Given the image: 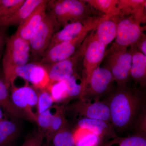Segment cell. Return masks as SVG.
Returning <instances> with one entry per match:
<instances>
[{
  "instance_id": "6da1fadb",
  "label": "cell",
  "mask_w": 146,
  "mask_h": 146,
  "mask_svg": "<svg viewBox=\"0 0 146 146\" xmlns=\"http://www.w3.org/2000/svg\"><path fill=\"white\" fill-rule=\"evenodd\" d=\"M107 102L113 127L123 130L133 123L143 106V98L137 89L127 85L118 86Z\"/></svg>"
},
{
  "instance_id": "7a4b0ae2",
  "label": "cell",
  "mask_w": 146,
  "mask_h": 146,
  "mask_svg": "<svg viewBox=\"0 0 146 146\" xmlns=\"http://www.w3.org/2000/svg\"><path fill=\"white\" fill-rule=\"evenodd\" d=\"M46 5L49 14L63 27L100 15L84 0H51Z\"/></svg>"
},
{
  "instance_id": "3957f363",
  "label": "cell",
  "mask_w": 146,
  "mask_h": 146,
  "mask_svg": "<svg viewBox=\"0 0 146 146\" xmlns=\"http://www.w3.org/2000/svg\"><path fill=\"white\" fill-rule=\"evenodd\" d=\"M30 57L29 42L15 33L7 39L3 58L4 81L9 88L14 85L13 74L16 68L28 63Z\"/></svg>"
},
{
  "instance_id": "277c9868",
  "label": "cell",
  "mask_w": 146,
  "mask_h": 146,
  "mask_svg": "<svg viewBox=\"0 0 146 146\" xmlns=\"http://www.w3.org/2000/svg\"><path fill=\"white\" fill-rule=\"evenodd\" d=\"M132 49L111 46L106 51L105 67L110 71L118 86L127 85L131 78Z\"/></svg>"
},
{
  "instance_id": "5b68a950",
  "label": "cell",
  "mask_w": 146,
  "mask_h": 146,
  "mask_svg": "<svg viewBox=\"0 0 146 146\" xmlns=\"http://www.w3.org/2000/svg\"><path fill=\"white\" fill-rule=\"evenodd\" d=\"M60 27L54 18L47 13L29 41L31 62L39 63Z\"/></svg>"
},
{
  "instance_id": "8992f818",
  "label": "cell",
  "mask_w": 146,
  "mask_h": 146,
  "mask_svg": "<svg viewBox=\"0 0 146 146\" xmlns=\"http://www.w3.org/2000/svg\"><path fill=\"white\" fill-rule=\"evenodd\" d=\"M88 36L89 35L70 57L57 63L42 65L48 73L49 78V85L65 80L77 73L78 68L80 61L83 59L86 50Z\"/></svg>"
},
{
  "instance_id": "52a82bcc",
  "label": "cell",
  "mask_w": 146,
  "mask_h": 146,
  "mask_svg": "<svg viewBox=\"0 0 146 146\" xmlns=\"http://www.w3.org/2000/svg\"><path fill=\"white\" fill-rule=\"evenodd\" d=\"M117 32L115 41L111 46L128 48L134 46L146 30V26H142L132 16H118Z\"/></svg>"
},
{
  "instance_id": "ba28073f",
  "label": "cell",
  "mask_w": 146,
  "mask_h": 146,
  "mask_svg": "<svg viewBox=\"0 0 146 146\" xmlns=\"http://www.w3.org/2000/svg\"><path fill=\"white\" fill-rule=\"evenodd\" d=\"M106 47L97 40L94 29L88 36V42L83 58L82 77L86 87L93 71L100 67L106 55Z\"/></svg>"
},
{
  "instance_id": "9c48e42d",
  "label": "cell",
  "mask_w": 146,
  "mask_h": 146,
  "mask_svg": "<svg viewBox=\"0 0 146 146\" xmlns=\"http://www.w3.org/2000/svg\"><path fill=\"white\" fill-rule=\"evenodd\" d=\"M67 109L81 116L82 118L103 120L110 122V110L107 102L82 98L78 99Z\"/></svg>"
},
{
  "instance_id": "30bf717a",
  "label": "cell",
  "mask_w": 146,
  "mask_h": 146,
  "mask_svg": "<svg viewBox=\"0 0 146 146\" xmlns=\"http://www.w3.org/2000/svg\"><path fill=\"white\" fill-rule=\"evenodd\" d=\"M106 16L98 15L85 21L68 24L63 27L61 30L55 33L47 50L62 42L74 39L84 33L92 31Z\"/></svg>"
},
{
  "instance_id": "8fae6325",
  "label": "cell",
  "mask_w": 146,
  "mask_h": 146,
  "mask_svg": "<svg viewBox=\"0 0 146 146\" xmlns=\"http://www.w3.org/2000/svg\"><path fill=\"white\" fill-rule=\"evenodd\" d=\"M11 88V98L14 106L25 115L27 119L36 122L37 115L33 108L37 105L36 90L27 85L21 87L13 85Z\"/></svg>"
},
{
  "instance_id": "7c38bea8",
  "label": "cell",
  "mask_w": 146,
  "mask_h": 146,
  "mask_svg": "<svg viewBox=\"0 0 146 146\" xmlns=\"http://www.w3.org/2000/svg\"><path fill=\"white\" fill-rule=\"evenodd\" d=\"M89 33H84L74 39L62 42L47 50L38 63L41 65H50L70 57L80 47Z\"/></svg>"
},
{
  "instance_id": "4fadbf2b",
  "label": "cell",
  "mask_w": 146,
  "mask_h": 146,
  "mask_svg": "<svg viewBox=\"0 0 146 146\" xmlns=\"http://www.w3.org/2000/svg\"><path fill=\"white\" fill-rule=\"evenodd\" d=\"M115 81L110 71L104 68L95 69L85 87L83 98L99 100L109 91Z\"/></svg>"
},
{
  "instance_id": "5bb4252c",
  "label": "cell",
  "mask_w": 146,
  "mask_h": 146,
  "mask_svg": "<svg viewBox=\"0 0 146 146\" xmlns=\"http://www.w3.org/2000/svg\"><path fill=\"white\" fill-rule=\"evenodd\" d=\"M18 77L31 82L37 90L46 89L49 84L46 70L38 63L31 62L16 68L13 74L14 80Z\"/></svg>"
},
{
  "instance_id": "9a60e30c",
  "label": "cell",
  "mask_w": 146,
  "mask_h": 146,
  "mask_svg": "<svg viewBox=\"0 0 146 146\" xmlns=\"http://www.w3.org/2000/svg\"><path fill=\"white\" fill-rule=\"evenodd\" d=\"M39 5L23 23L18 27L15 34L29 42L33 33L47 15V3Z\"/></svg>"
},
{
  "instance_id": "2e32d148",
  "label": "cell",
  "mask_w": 146,
  "mask_h": 146,
  "mask_svg": "<svg viewBox=\"0 0 146 146\" xmlns=\"http://www.w3.org/2000/svg\"><path fill=\"white\" fill-rule=\"evenodd\" d=\"M78 128L88 130L104 138H114L116 135L111 123L103 120L81 118L78 122Z\"/></svg>"
},
{
  "instance_id": "e0dca14e",
  "label": "cell",
  "mask_w": 146,
  "mask_h": 146,
  "mask_svg": "<svg viewBox=\"0 0 146 146\" xmlns=\"http://www.w3.org/2000/svg\"><path fill=\"white\" fill-rule=\"evenodd\" d=\"M117 16H132L140 24L146 23L145 0H119Z\"/></svg>"
},
{
  "instance_id": "ac0fdd59",
  "label": "cell",
  "mask_w": 146,
  "mask_h": 146,
  "mask_svg": "<svg viewBox=\"0 0 146 146\" xmlns=\"http://www.w3.org/2000/svg\"><path fill=\"white\" fill-rule=\"evenodd\" d=\"M117 27L115 15H107L94 29V35L98 41L107 47L116 38Z\"/></svg>"
},
{
  "instance_id": "d6986e66",
  "label": "cell",
  "mask_w": 146,
  "mask_h": 146,
  "mask_svg": "<svg viewBox=\"0 0 146 146\" xmlns=\"http://www.w3.org/2000/svg\"><path fill=\"white\" fill-rule=\"evenodd\" d=\"M21 131L20 120L4 118L0 120V146H12Z\"/></svg>"
},
{
  "instance_id": "ffe728a7",
  "label": "cell",
  "mask_w": 146,
  "mask_h": 146,
  "mask_svg": "<svg viewBox=\"0 0 146 146\" xmlns=\"http://www.w3.org/2000/svg\"><path fill=\"white\" fill-rule=\"evenodd\" d=\"M46 0H25L24 3L14 12L3 24L2 28L21 25L31 14L33 11Z\"/></svg>"
},
{
  "instance_id": "44dd1931",
  "label": "cell",
  "mask_w": 146,
  "mask_h": 146,
  "mask_svg": "<svg viewBox=\"0 0 146 146\" xmlns=\"http://www.w3.org/2000/svg\"><path fill=\"white\" fill-rule=\"evenodd\" d=\"M132 49V65L131 78L142 87L146 84V56L138 51L135 47Z\"/></svg>"
},
{
  "instance_id": "7402d4cb",
  "label": "cell",
  "mask_w": 146,
  "mask_h": 146,
  "mask_svg": "<svg viewBox=\"0 0 146 146\" xmlns=\"http://www.w3.org/2000/svg\"><path fill=\"white\" fill-rule=\"evenodd\" d=\"M9 89L4 80L0 77V107L7 117L10 119H27L25 115L14 106L11 98Z\"/></svg>"
},
{
  "instance_id": "603a6c76",
  "label": "cell",
  "mask_w": 146,
  "mask_h": 146,
  "mask_svg": "<svg viewBox=\"0 0 146 146\" xmlns=\"http://www.w3.org/2000/svg\"><path fill=\"white\" fill-rule=\"evenodd\" d=\"M65 109L64 106H55V111L48 130L45 133V138L47 143L49 144L53 136L58 132L69 128L68 121L65 117Z\"/></svg>"
},
{
  "instance_id": "cb8c5ba5",
  "label": "cell",
  "mask_w": 146,
  "mask_h": 146,
  "mask_svg": "<svg viewBox=\"0 0 146 146\" xmlns=\"http://www.w3.org/2000/svg\"><path fill=\"white\" fill-rule=\"evenodd\" d=\"M67 88L68 100L82 98L84 96L85 86L82 77L75 74L65 80Z\"/></svg>"
},
{
  "instance_id": "d4e9b609",
  "label": "cell",
  "mask_w": 146,
  "mask_h": 146,
  "mask_svg": "<svg viewBox=\"0 0 146 146\" xmlns=\"http://www.w3.org/2000/svg\"><path fill=\"white\" fill-rule=\"evenodd\" d=\"M101 146H146V137L143 133L117 137L103 142Z\"/></svg>"
},
{
  "instance_id": "484cf974",
  "label": "cell",
  "mask_w": 146,
  "mask_h": 146,
  "mask_svg": "<svg viewBox=\"0 0 146 146\" xmlns=\"http://www.w3.org/2000/svg\"><path fill=\"white\" fill-rule=\"evenodd\" d=\"M74 134L75 146H101L103 143L101 137L85 129L78 128Z\"/></svg>"
},
{
  "instance_id": "4316f807",
  "label": "cell",
  "mask_w": 146,
  "mask_h": 146,
  "mask_svg": "<svg viewBox=\"0 0 146 146\" xmlns=\"http://www.w3.org/2000/svg\"><path fill=\"white\" fill-rule=\"evenodd\" d=\"M95 10L103 15H116L119 13V0H84Z\"/></svg>"
},
{
  "instance_id": "83f0119b",
  "label": "cell",
  "mask_w": 146,
  "mask_h": 146,
  "mask_svg": "<svg viewBox=\"0 0 146 146\" xmlns=\"http://www.w3.org/2000/svg\"><path fill=\"white\" fill-rule=\"evenodd\" d=\"M25 0H0V29Z\"/></svg>"
},
{
  "instance_id": "f1b7e54d",
  "label": "cell",
  "mask_w": 146,
  "mask_h": 146,
  "mask_svg": "<svg viewBox=\"0 0 146 146\" xmlns=\"http://www.w3.org/2000/svg\"><path fill=\"white\" fill-rule=\"evenodd\" d=\"M50 143L51 146H75L74 133L69 128L63 129L56 134Z\"/></svg>"
},
{
  "instance_id": "f546056e",
  "label": "cell",
  "mask_w": 146,
  "mask_h": 146,
  "mask_svg": "<svg viewBox=\"0 0 146 146\" xmlns=\"http://www.w3.org/2000/svg\"><path fill=\"white\" fill-rule=\"evenodd\" d=\"M46 89L51 95L54 103H60L68 101L65 80L49 85Z\"/></svg>"
},
{
  "instance_id": "4dcf8cb0",
  "label": "cell",
  "mask_w": 146,
  "mask_h": 146,
  "mask_svg": "<svg viewBox=\"0 0 146 146\" xmlns=\"http://www.w3.org/2000/svg\"><path fill=\"white\" fill-rule=\"evenodd\" d=\"M36 105L37 116L50 109L54 103L51 95L46 89L38 90Z\"/></svg>"
},
{
  "instance_id": "1f68e13d",
  "label": "cell",
  "mask_w": 146,
  "mask_h": 146,
  "mask_svg": "<svg viewBox=\"0 0 146 146\" xmlns=\"http://www.w3.org/2000/svg\"><path fill=\"white\" fill-rule=\"evenodd\" d=\"M54 113L51 108L37 115L36 122L40 129V132L46 133L50 125Z\"/></svg>"
},
{
  "instance_id": "d6a6232c",
  "label": "cell",
  "mask_w": 146,
  "mask_h": 146,
  "mask_svg": "<svg viewBox=\"0 0 146 146\" xmlns=\"http://www.w3.org/2000/svg\"><path fill=\"white\" fill-rule=\"evenodd\" d=\"M7 36V29H0V61L3 54Z\"/></svg>"
},
{
  "instance_id": "836d02e7",
  "label": "cell",
  "mask_w": 146,
  "mask_h": 146,
  "mask_svg": "<svg viewBox=\"0 0 146 146\" xmlns=\"http://www.w3.org/2000/svg\"><path fill=\"white\" fill-rule=\"evenodd\" d=\"M135 47L138 51L146 56V35H143L139 40L136 42Z\"/></svg>"
},
{
  "instance_id": "e575fe53",
  "label": "cell",
  "mask_w": 146,
  "mask_h": 146,
  "mask_svg": "<svg viewBox=\"0 0 146 146\" xmlns=\"http://www.w3.org/2000/svg\"><path fill=\"white\" fill-rule=\"evenodd\" d=\"M44 139V134L42 133H38L36 136L32 138L31 143L30 146H42Z\"/></svg>"
},
{
  "instance_id": "d590c367",
  "label": "cell",
  "mask_w": 146,
  "mask_h": 146,
  "mask_svg": "<svg viewBox=\"0 0 146 146\" xmlns=\"http://www.w3.org/2000/svg\"><path fill=\"white\" fill-rule=\"evenodd\" d=\"M5 117H7L6 115L5 114L3 111L2 110L0 107V120L3 119Z\"/></svg>"
},
{
  "instance_id": "8d00e7d4",
  "label": "cell",
  "mask_w": 146,
  "mask_h": 146,
  "mask_svg": "<svg viewBox=\"0 0 146 146\" xmlns=\"http://www.w3.org/2000/svg\"><path fill=\"white\" fill-rule=\"evenodd\" d=\"M31 138L30 139H28L26 141H25L24 143L21 146H30L31 143Z\"/></svg>"
}]
</instances>
